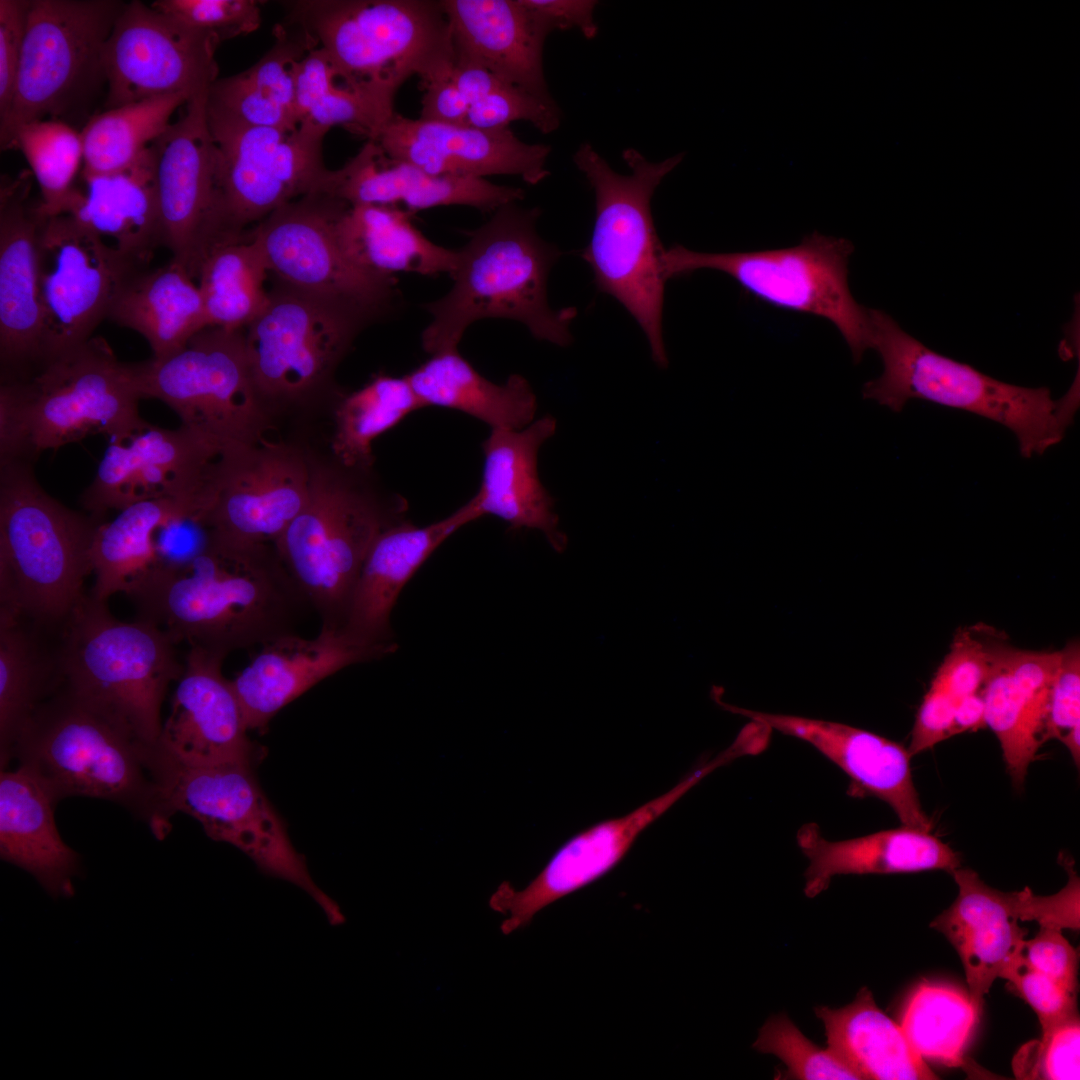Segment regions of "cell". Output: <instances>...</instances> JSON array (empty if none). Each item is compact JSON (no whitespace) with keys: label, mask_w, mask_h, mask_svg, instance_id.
<instances>
[{"label":"cell","mask_w":1080,"mask_h":1080,"mask_svg":"<svg viewBox=\"0 0 1080 1080\" xmlns=\"http://www.w3.org/2000/svg\"><path fill=\"white\" fill-rule=\"evenodd\" d=\"M140 618L227 657L295 632L309 603L273 544H209L184 566H161L127 594Z\"/></svg>","instance_id":"obj_1"},{"label":"cell","mask_w":1080,"mask_h":1080,"mask_svg":"<svg viewBox=\"0 0 1080 1080\" xmlns=\"http://www.w3.org/2000/svg\"><path fill=\"white\" fill-rule=\"evenodd\" d=\"M539 215L537 208L504 205L456 249L451 289L423 306L431 316L421 336L427 353L458 349L467 328L488 318L518 321L557 346L572 342L576 308L548 302V276L561 252L538 235Z\"/></svg>","instance_id":"obj_2"},{"label":"cell","mask_w":1080,"mask_h":1080,"mask_svg":"<svg viewBox=\"0 0 1080 1080\" xmlns=\"http://www.w3.org/2000/svg\"><path fill=\"white\" fill-rule=\"evenodd\" d=\"M134 363L121 362L101 337L52 356L27 374L1 380L0 464L33 462L91 434L112 440L148 422Z\"/></svg>","instance_id":"obj_3"},{"label":"cell","mask_w":1080,"mask_h":1080,"mask_svg":"<svg viewBox=\"0 0 1080 1080\" xmlns=\"http://www.w3.org/2000/svg\"><path fill=\"white\" fill-rule=\"evenodd\" d=\"M156 747L62 681L35 710L14 749L57 802L66 797L104 799L144 820L162 839V821L150 769Z\"/></svg>","instance_id":"obj_4"},{"label":"cell","mask_w":1080,"mask_h":1080,"mask_svg":"<svg viewBox=\"0 0 1080 1080\" xmlns=\"http://www.w3.org/2000/svg\"><path fill=\"white\" fill-rule=\"evenodd\" d=\"M99 523L50 496L32 462L0 464V615L59 631L86 594Z\"/></svg>","instance_id":"obj_5"},{"label":"cell","mask_w":1080,"mask_h":1080,"mask_svg":"<svg viewBox=\"0 0 1080 1080\" xmlns=\"http://www.w3.org/2000/svg\"><path fill=\"white\" fill-rule=\"evenodd\" d=\"M871 348L883 364L862 394L894 412L912 399L929 401L992 420L1014 433L1025 458L1059 444L1073 424L1079 390L1054 399L1046 387L1029 388L994 379L939 354L904 331L887 313L869 309Z\"/></svg>","instance_id":"obj_6"},{"label":"cell","mask_w":1080,"mask_h":1080,"mask_svg":"<svg viewBox=\"0 0 1080 1080\" xmlns=\"http://www.w3.org/2000/svg\"><path fill=\"white\" fill-rule=\"evenodd\" d=\"M623 160L628 175L614 171L589 143H582L573 160L595 193L596 217L590 242L582 252L597 289L620 302L643 330L652 359L668 365L662 316L665 282L664 251L654 227L651 199L662 180L685 157L678 153L659 162L628 148Z\"/></svg>","instance_id":"obj_7"},{"label":"cell","mask_w":1080,"mask_h":1080,"mask_svg":"<svg viewBox=\"0 0 1080 1080\" xmlns=\"http://www.w3.org/2000/svg\"><path fill=\"white\" fill-rule=\"evenodd\" d=\"M370 469L310 466L306 505L273 544L321 627L341 630L371 546L407 519V500L378 492L368 481Z\"/></svg>","instance_id":"obj_8"},{"label":"cell","mask_w":1080,"mask_h":1080,"mask_svg":"<svg viewBox=\"0 0 1080 1080\" xmlns=\"http://www.w3.org/2000/svg\"><path fill=\"white\" fill-rule=\"evenodd\" d=\"M59 632L64 683L156 747L162 703L184 670L171 636L145 618L117 619L107 602L91 593L83 596Z\"/></svg>","instance_id":"obj_9"},{"label":"cell","mask_w":1080,"mask_h":1080,"mask_svg":"<svg viewBox=\"0 0 1080 1080\" xmlns=\"http://www.w3.org/2000/svg\"><path fill=\"white\" fill-rule=\"evenodd\" d=\"M290 6V22L326 52L349 85L396 95L411 76L425 82L453 66L440 1L303 0Z\"/></svg>","instance_id":"obj_10"},{"label":"cell","mask_w":1080,"mask_h":1080,"mask_svg":"<svg viewBox=\"0 0 1080 1080\" xmlns=\"http://www.w3.org/2000/svg\"><path fill=\"white\" fill-rule=\"evenodd\" d=\"M253 767L244 763L189 765L157 746L150 768L163 822L170 827L169 819L178 812L193 817L212 840L236 847L264 874L305 891L330 923H343L340 907L313 880Z\"/></svg>","instance_id":"obj_11"},{"label":"cell","mask_w":1080,"mask_h":1080,"mask_svg":"<svg viewBox=\"0 0 1080 1080\" xmlns=\"http://www.w3.org/2000/svg\"><path fill=\"white\" fill-rule=\"evenodd\" d=\"M853 249L845 238L815 231L796 246L756 252L705 253L675 245L664 249L661 264L666 280L713 269L765 303L824 318L859 363L871 348V322L869 309L854 299L848 284Z\"/></svg>","instance_id":"obj_12"},{"label":"cell","mask_w":1080,"mask_h":1080,"mask_svg":"<svg viewBox=\"0 0 1080 1080\" xmlns=\"http://www.w3.org/2000/svg\"><path fill=\"white\" fill-rule=\"evenodd\" d=\"M125 3L119 0H29L10 112L1 148L20 125L64 121L106 85L105 44ZM67 123V122H66Z\"/></svg>","instance_id":"obj_13"},{"label":"cell","mask_w":1080,"mask_h":1080,"mask_svg":"<svg viewBox=\"0 0 1080 1080\" xmlns=\"http://www.w3.org/2000/svg\"><path fill=\"white\" fill-rule=\"evenodd\" d=\"M244 330L206 327L178 351L134 363L142 398L165 403L182 426L224 449L262 442L266 420Z\"/></svg>","instance_id":"obj_14"},{"label":"cell","mask_w":1080,"mask_h":1080,"mask_svg":"<svg viewBox=\"0 0 1080 1080\" xmlns=\"http://www.w3.org/2000/svg\"><path fill=\"white\" fill-rule=\"evenodd\" d=\"M377 317L283 284L244 330L254 386L262 399L300 397L315 389Z\"/></svg>","instance_id":"obj_15"},{"label":"cell","mask_w":1080,"mask_h":1080,"mask_svg":"<svg viewBox=\"0 0 1080 1080\" xmlns=\"http://www.w3.org/2000/svg\"><path fill=\"white\" fill-rule=\"evenodd\" d=\"M349 205L326 193L308 194L268 215L250 238L283 284L381 317L397 296L396 281L362 268L346 252L339 222Z\"/></svg>","instance_id":"obj_16"},{"label":"cell","mask_w":1080,"mask_h":1080,"mask_svg":"<svg viewBox=\"0 0 1080 1080\" xmlns=\"http://www.w3.org/2000/svg\"><path fill=\"white\" fill-rule=\"evenodd\" d=\"M218 148V177L232 234L249 240L246 227L281 206L324 193L330 170L323 162L327 130L299 124L292 130L256 127L209 117Z\"/></svg>","instance_id":"obj_17"},{"label":"cell","mask_w":1080,"mask_h":1080,"mask_svg":"<svg viewBox=\"0 0 1080 1080\" xmlns=\"http://www.w3.org/2000/svg\"><path fill=\"white\" fill-rule=\"evenodd\" d=\"M207 93L154 143L155 182L163 243L192 278L216 247L240 242L228 225L219 177V154L206 111Z\"/></svg>","instance_id":"obj_18"},{"label":"cell","mask_w":1080,"mask_h":1080,"mask_svg":"<svg viewBox=\"0 0 1080 1080\" xmlns=\"http://www.w3.org/2000/svg\"><path fill=\"white\" fill-rule=\"evenodd\" d=\"M221 39L133 0L125 3L105 44V109L145 99L208 92L218 79Z\"/></svg>","instance_id":"obj_19"},{"label":"cell","mask_w":1080,"mask_h":1080,"mask_svg":"<svg viewBox=\"0 0 1080 1080\" xmlns=\"http://www.w3.org/2000/svg\"><path fill=\"white\" fill-rule=\"evenodd\" d=\"M41 215L38 262L45 361L93 337L121 283L141 269L70 215Z\"/></svg>","instance_id":"obj_20"},{"label":"cell","mask_w":1080,"mask_h":1080,"mask_svg":"<svg viewBox=\"0 0 1080 1080\" xmlns=\"http://www.w3.org/2000/svg\"><path fill=\"white\" fill-rule=\"evenodd\" d=\"M225 449L181 425L161 428L147 423L128 436L113 439L100 461L82 504L98 519L134 503L168 498L202 507Z\"/></svg>","instance_id":"obj_21"},{"label":"cell","mask_w":1080,"mask_h":1080,"mask_svg":"<svg viewBox=\"0 0 1080 1080\" xmlns=\"http://www.w3.org/2000/svg\"><path fill=\"white\" fill-rule=\"evenodd\" d=\"M310 477L309 463L284 445L225 449L204 516L209 544H274L306 505Z\"/></svg>","instance_id":"obj_22"},{"label":"cell","mask_w":1080,"mask_h":1080,"mask_svg":"<svg viewBox=\"0 0 1080 1080\" xmlns=\"http://www.w3.org/2000/svg\"><path fill=\"white\" fill-rule=\"evenodd\" d=\"M721 761L715 758L697 768L669 791L628 814L602 821L563 844L541 872L523 889L502 882L489 898V907L508 916L500 925L509 935L531 922L546 906L587 886L613 869L639 834L674 805Z\"/></svg>","instance_id":"obj_23"},{"label":"cell","mask_w":1080,"mask_h":1080,"mask_svg":"<svg viewBox=\"0 0 1080 1080\" xmlns=\"http://www.w3.org/2000/svg\"><path fill=\"white\" fill-rule=\"evenodd\" d=\"M226 657L189 647L158 748L189 765H254L259 747L250 731L231 680L222 671Z\"/></svg>","instance_id":"obj_24"},{"label":"cell","mask_w":1080,"mask_h":1080,"mask_svg":"<svg viewBox=\"0 0 1080 1080\" xmlns=\"http://www.w3.org/2000/svg\"><path fill=\"white\" fill-rule=\"evenodd\" d=\"M372 140L388 158L433 175H515L536 185L550 174L546 163L551 147L526 143L509 127L442 124L395 112Z\"/></svg>","instance_id":"obj_25"},{"label":"cell","mask_w":1080,"mask_h":1080,"mask_svg":"<svg viewBox=\"0 0 1080 1080\" xmlns=\"http://www.w3.org/2000/svg\"><path fill=\"white\" fill-rule=\"evenodd\" d=\"M27 175L1 181L0 358L1 380L21 377L43 362L38 239L42 215L29 203Z\"/></svg>","instance_id":"obj_26"},{"label":"cell","mask_w":1080,"mask_h":1080,"mask_svg":"<svg viewBox=\"0 0 1080 1080\" xmlns=\"http://www.w3.org/2000/svg\"><path fill=\"white\" fill-rule=\"evenodd\" d=\"M724 709L803 740L840 767L857 793L887 803L902 826L931 832L913 782L907 748L875 733L837 722L769 714L736 707L717 699Z\"/></svg>","instance_id":"obj_27"},{"label":"cell","mask_w":1080,"mask_h":1080,"mask_svg":"<svg viewBox=\"0 0 1080 1080\" xmlns=\"http://www.w3.org/2000/svg\"><path fill=\"white\" fill-rule=\"evenodd\" d=\"M395 650L362 645L340 629L321 627L313 638L292 632L262 645L231 682L249 730L263 731L282 708L322 680Z\"/></svg>","instance_id":"obj_28"},{"label":"cell","mask_w":1080,"mask_h":1080,"mask_svg":"<svg viewBox=\"0 0 1080 1080\" xmlns=\"http://www.w3.org/2000/svg\"><path fill=\"white\" fill-rule=\"evenodd\" d=\"M325 193L350 205H403L408 212L452 205L494 212L524 198L518 187L485 178L433 175L392 160L373 140H367L343 167L330 170Z\"/></svg>","instance_id":"obj_29"},{"label":"cell","mask_w":1080,"mask_h":1080,"mask_svg":"<svg viewBox=\"0 0 1080 1080\" xmlns=\"http://www.w3.org/2000/svg\"><path fill=\"white\" fill-rule=\"evenodd\" d=\"M477 519L470 500L427 526L406 519L385 529L366 556L341 630L362 645L397 647L390 618L403 587L450 535Z\"/></svg>","instance_id":"obj_30"},{"label":"cell","mask_w":1080,"mask_h":1080,"mask_svg":"<svg viewBox=\"0 0 1080 1080\" xmlns=\"http://www.w3.org/2000/svg\"><path fill=\"white\" fill-rule=\"evenodd\" d=\"M952 876L958 895L931 927L943 933L958 953L969 998L980 1014L993 982L1021 953L1027 934L1018 923L1021 894L989 886L972 869L959 867Z\"/></svg>","instance_id":"obj_31"},{"label":"cell","mask_w":1080,"mask_h":1080,"mask_svg":"<svg viewBox=\"0 0 1080 1080\" xmlns=\"http://www.w3.org/2000/svg\"><path fill=\"white\" fill-rule=\"evenodd\" d=\"M556 429V419L551 415L520 430L491 429L482 443L481 487L471 501L478 518L493 515L513 530H539L561 553L568 538L560 529L554 499L540 482L537 469L539 449Z\"/></svg>","instance_id":"obj_32"},{"label":"cell","mask_w":1080,"mask_h":1080,"mask_svg":"<svg viewBox=\"0 0 1080 1080\" xmlns=\"http://www.w3.org/2000/svg\"><path fill=\"white\" fill-rule=\"evenodd\" d=\"M454 54L534 95L551 98L543 48L550 29L523 0H442Z\"/></svg>","instance_id":"obj_33"},{"label":"cell","mask_w":1080,"mask_h":1080,"mask_svg":"<svg viewBox=\"0 0 1080 1080\" xmlns=\"http://www.w3.org/2000/svg\"><path fill=\"white\" fill-rule=\"evenodd\" d=\"M155 143V142H154ZM154 143L130 166L81 172L63 214L140 269L163 243L155 182Z\"/></svg>","instance_id":"obj_34"},{"label":"cell","mask_w":1080,"mask_h":1080,"mask_svg":"<svg viewBox=\"0 0 1080 1080\" xmlns=\"http://www.w3.org/2000/svg\"><path fill=\"white\" fill-rule=\"evenodd\" d=\"M987 644V643H986ZM989 671L982 687L985 723L996 735L1007 772L1022 787L1043 744L1049 694L1058 661L1048 652L1010 651L987 644Z\"/></svg>","instance_id":"obj_35"},{"label":"cell","mask_w":1080,"mask_h":1080,"mask_svg":"<svg viewBox=\"0 0 1080 1080\" xmlns=\"http://www.w3.org/2000/svg\"><path fill=\"white\" fill-rule=\"evenodd\" d=\"M58 802L26 767L0 773V856L30 873L54 898L73 894L79 854L61 838Z\"/></svg>","instance_id":"obj_36"},{"label":"cell","mask_w":1080,"mask_h":1080,"mask_svg":"<svg viewBox=\"0 0 1080 1080\" xmlns=\"http://www.w3.org/2000/svg\"><path fill=\"white\" fill-rule=\"evenodd\" d=\"M798 846L809 860L805 894L812 898L838 875L891 874L944 870L952 874L961 860L948 844L931 834L902 826L848 840L830 841L815 823L800 827Z\"/></svg>","instance_id":"obj_37"},{"label":"cell","mask_w":1080,"mask_h":1080,"mask_svg":"<svg viewBox=\"0 0 1080 1080\" xmlns=\"http://www.w3.org/2000/svg\"><path fill=\"white\" fill-rule=\"evenodd\" d=\"M107 318L140 334L153 358L166 357L208 327L198 285L171 260L127 276L116 291Z\"/></svg>","instance_id":"obj_38"},{"label":"cell","mask_w":1080,"mask_h":1080,"mask_svg":"<svg viewBox=\"0 0 1080 1080\" xmlns=\"http://www.w3.org/2000/svg\"><path fill=\"white\" fill-rule=\"evenodd\" d=\"M197 505L174 499H151L118 511L96 528L91 559L94 586L91 595L107 602L132 587L154 569L165 566L160 551L162 531L186 517H204Z\"/></svg>","instance_id":"obj_39"},{"label":"cell","mask_w":1080,"mask_h":1080,"mask_svg":"<svg viewBox=\"0 0 1080 1080\" xmlns=\"http://www.w3.org/2000/svg\"><path fill=\"white\" fill-rule=\"evenodd\" d=\"M405 376L424 408L458 410L491 429L520 430L534 421L537 398L526 378L512 374L496 384L477 372L458 349L432 354Z\"/></svg>","instance_id":"obj_40"},{"label":"cell","mask_w":1080,"mask_h":1080,"mask_svg":"<svg viewBox=\"0 0 1080 1080\" xmlns=\"http://www.w3.org/2000/svg\"><path fill=\"white\" fill-rule=\"evenodd\" d=\"M828 1048L861 1079L934 1080L939 1077L908 1043L900 1025L876 1004L864 987L842 1008H815Z\"/></svg>","instance_id":"obj_41"},{"label":"cell","mask_w":1080,"mask_h":1080,"mask_svg":"<svg viewBox=\"0 0 1080 1080\" xmlns=\"http://www.w3.org/2000/svg\"><path fill=\"white\" fill-rule=\"evenodd\" d=\"M339 235L348 255L362 268L383 276L415 273L451 274L457 250L427 238L402 208L349 205L339 222Z\"/></svg>","instance_id":"obj_42"},{"label":"cell","mask_w":1080,"mask_h":1080,"mask_svg":"<svg viewBox=\"0 0 1080 1080\" xmlns=\"http://www.w3.org/2000/svg\"><path fill=\"white\" fill-rule=\"evenodd\" d=\"M43 628L0 615V765L14 758L16 742L39 705L62 683L58 645L44 643Z\"/></svg>","instance_id":"obj_43"},{"label":"cell","mask_w":1080,"mask_h":1080,"mask_svg":"<svg viewBox=\"0 0 1080 1080\" xmlns=\"http://www.w3.org/2000/svg\"><path fill=\"white\" fill-rule=\"evenodd\" d=\"M395 95L352 86L339 75L326 52L315 47L298 63L295 113L298 125L330 130L344 126L372 140L394 115Z\"/></svg>","instance_id":"obj_44"},{"label":"cell","mask_w":1080,"mask_h":1080,"mask_svg":"<svg viewBox=\"0 0 1080 1080\" xmlns=\"http://www.w3.org/2000/svg\"><path fill=\"white\" fill-rule=\"evenodd\" d=\"M268 271L251 239L214 248L197 275L208 327L240 330L253 322L270 299L264 288Z\"/></svg>","instance_id":"obj_45"},{"label":"cell","mask_w":1080,"mask_h":1080,"mask_svg":"<svg viewBox=\"0 0 1080 1080\" xmlns=\"http://www.w3.org/2000/svg\"><path fill=\"white\" fill-rule=\"evenodd\" d=\"M191 97H153L92 115L81 130L84 173H109L133 164L171 124L173 113Z\"/></svg>","instance_id":"obj_46"},{"label":"cell","mask_w":1080,"mask_h":1080,"mask_svg":"<svg viewBox=\"0 0 1080 1080\" xmlns=\"http://www.w3.org/2000/svg\"><path fill=\"white\" fill-rule=\"evenodd\" d=\"M421 408L406 376L374 377L336 409L332 449L337 461L346 468H371L372 442Z\"/></svg>","instance_id":"obj_47"},{"label":"cell","mask_w":1080,"mask_h":1080,"mask_svg":"<svg viewBox=\"0 0 1080 1080\" xmlns=\"http://www.w3.org/2000/svg\"><path fill=\"white\" fill-rule=\"evenodd\" d=\"M979 1017L968 994L923 982L910 995L899 1025L922 1059L963 1067L965 1048Z\"/></svg>","instance_id":"obj_48"},{"label":"cell","mask_w":1080,"mask_h":1080,"mask_svg":"<svg viewBox=\"0 0 1080 1080\" xmlns=\"http://www.w3.org/2000/svg\"><path fill=\"white\" fill-rule=\"evenodd\" d=\"M8 148L21 151L32 170L41 194L40 213L63 214L83 166L81 131L60 120H36L16 128Z\"/></svg>","instance_id":"obj_49"},{"label":"cell","mask_w":1080,"mask_h":1080,"mask_svg":"<svg viewBox=\"0 0 1080 1080\" xmlns=\"http://www.w3.org/2000/svg\"><path fill=\"white\" fill-rule=\"evenodd\" d=\"M753 1047L782 1060L787 1067L782 1075L785 1079H861L829 1048L822 1049L811 1042L785 1014L766 1021Z\"/></svg>","instance_id":"obj_50"},{"label":"cell","mask_w":1080,"mask_h":1080,"mask_svg":"<svg viewBox=\"0 0 1080 1080\" xmlns=\"http://www.w3.org/2000/svg\"><path fill=\"white\" fill-rule=\"evenodd\" d=\"M560 119L559 108L552 97L534 95L499 79L480 99L469 105L466 124L481 129H501L515 121H527L546 134L559 127Z\"/></svg>","instance_id":"obj_51"},{"label":"cell","mask_w":1080,"mask_h":1080,"mask_svg":"<svg viewBox=\"0 0 1080 1080\" xmlns=\"http://www.w3.org/2000/svg\"><path fill=\"white\" fill-rule=\"evenodd\" d=\"M154 9L221 41L255 31L261 24V2L255 0H156Z\"/></svg>","instance_id":"obj_52"},{"label":"cell","mask_w":1080,"mask_h":1080,"mask_svg":"<svg viewBox=\"0 0 1080 1080\" xmlns=\"http://www.w3.org/2000/svg\"><path fill=\"white\" fill-rule=\"evenodd\" d=\"M1028 1056L1019 1060L1023 1078L1078 1080L1080 1078V1021L1076 1015L1042 1032L1040 1041L1029 1045Z\"/></svg>","instance_id":"obj_53"},{"label":"cell","mask_w":1080,"mask_h":1080,"mask_svg":"<svg viewBox=\"0 0 1080 1080\" xmlns=\"http://www.w3.org/2000/svg\"><path fill=\"white\" fill-rule=\"evenodd\" d=\"M1001 978L1007 980L1033 1008L1042 1032L1078 1015L1076 994L1031 967L1021 953L1006 968Z\"/></svg>","instance_id":"obj_54"},{"label":"cell","mask_w":1080,"mask_h":1080,"mask_svg":"<svg viewBox=\"0 0 1080 1080\" xmlns=\"http://www.w3.org/2000/svg\"><path fill=\"white\" fill-rule=\"evenodd\" d=\"M989 671L987 644L972 631H959L944 661L936 671L931 686L960 700L980 692Z\"/></svg>","instance_id":"obj_55"},{"label":"cell","mask_w":1080,"mask_h":1080,"mask_svg":"<svg viewBox=\"0 0 1080 1080\" xmlns=\"http://www.w3.org/2000/svg\"><path fill=\"white\" fill-rule=\"evenodd\" d=\"M1060 653L1059 667L1049 694L1043 743L1050 739L1059 740L1070 728L1080 723L1079 642H1069Z\"/></svg>","instance_id":"obj_56"},{"label":"cell","mask_w":1080,"mask_h":1080,"mask_svg":"<svg viewBox=\"0 0 1080 1080\" xmlns=\"http://www.w3.org/2000/svg\"><path fill=\"white\" fill-rule=\"evenodd\" d=\"M29 0H0V124L12 105Z\"/></svg>","instance_id":"obj_57"},{"label":"cell","mask_w":1080,"mask_h":1080,"mask_svg":"<svg viewBox=\"0 0 1080 1080\" xmlns=\"http://www.w3.org/2000/svg\"><path fill=\"white\" fill-rule=\"evenodd\" d=\"M1021 955L1031 967L1076 994L1078 956L1060 929L1040 926L1035 937L1025 939Z\"/></svg>","instance_id":"obj_58"},{"label":"cell","mask_w":1080,"mask_h":1080,"mask_svg":"<svg viewBox=\"0 0 1080 1080\" xmlns=\"http://www.w3.org/2000/svg\"><path fill=\"white\" fill-rule=\"evenodd\" d=\"M1068 881L1059 892L1050 896L1035 895L1030 888L1022 890V921L1035 920L1041 927L1079 929L1080 882L1073 862L1061 855Z\"/></svg>","instance_id":"obj_59"},{"label":"cell","mask_w":1080,"mask_h":1080,"mask_svg":"<svg viewBox=\"0 0 1080 1080\" xmlns=\"http://www.w3.org/2000/svg\"><path fill=\"white\" fill-rule=\"evenodd\" d=\"M957 700L930 687L917 711L907 748L912 757L952 736Z\"/></svg>","instance_id":"obj_60"},{"label":"cell","mask_w":1080,"mask_h":1080,"mask_svg":"<svg viewBox=\"0 0 1080 1080\" xmlns=\"http://www.w3.org/2000/svg\"><path fill=\"white\" fill-rule=\"evenodd\" d=\"M452 70L453 66L421 82L424 92L419 119L442 124L467 125L469 104L455 84Z\"/></svg>","instance_id":"obj_61"},{"label":"cell","mask_w":1080,"mask_h":1080,"mask_svg":"<svg viewBox=\"0 0 1080 1080\" xmlns=\"http://www.w3.org/2000/svg\"><path fill=\"white\" fill-rule=\"evenodd\" d=\"M547 25L550 31L576 28L584 37L592 39L598 31L594 0H523Z\"/></svg>","instance_id":"obj_62"},{"label":"cell","mask_w":1080,"mask_h":1080,"mask_svg":"<svg viewBox=\"0 0 1080 1080\" xmlns=\"http://www.w3.org/2000/svg\"><path fill=\"white\" fill-rule=\"evenodd\" d=\"M985 727V704L982 692L958 700L954 712L952 736Z\"/></svg>","instance_id":"obj_63"},{"label":"cell","mask_w":1080,"mask_h":1080,"mask_svg":"<svg viewBox=\"0 0 1080 1080\" xmlns=\"http://www.w3.org/2000/svg\"><path fill=\"white\" fill-rule=\"evenodd\" d=\"M1059 741H1061L1069 750L1071 757L1079 767L1080 764V723L1074 725L1066 733H1064Z\"/></svg>","instance_id":"obj_64"}]
</instances>
